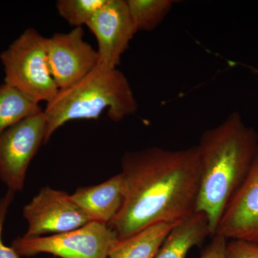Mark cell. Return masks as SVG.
Instances as JSON below:
<instances>
[{
  "mask_svg": "<svg viewBox=\"0 0 258 258\" xmlns=\"http://www.w3.org/2000/svg\"><path fill=\"white\" fill-rule=\"evenodd\" d=\"M121 168L124 203L108 225L118 240L156 224L179 223L196 212L200 184L198 145L126 152Z\"/></svg>",
  "mask_w": 258,
  "mask_h": 258,
  "instance_id": "1",
  "label": "cell"
},
{
  "mask_svg": "<svg viewBox=\"0 0 258 258\" xmlns=\"http://www.w3.org/2000/svg\"><path fill=\"white\" fill-rule=\"evenodd\" d=\"M257 145V132L245 124L237 111L202 134L198 144L200 184L196 212L208 218L212 236L243 181Z\"/></svg>",
  "mask_w": 258,
  "mask_h": 258,
  "instance_id": "2",
  "label": "cell"
},
{
  "mask_svg": "<svg viewBox=\"0 0 258 258\" xmlns=\"http://www.w3.org/2000/svg\"><path fill=\"white\" fill-rule=\"evenodd\" d=\"M108 109V118L119 122L138 110V103L127 78L118 69L97 66L71 87L59 90L44 111L46 128L45 142L67 122L98 119Z\"/></svg>",
  "mask_w": 258,
  "mask_h": 258,
  "instance_id": "3",
  "label": "cell"
},
{
  "mask_svg": "<svg viewBox=\"0 0 258 258\" xmlns=\"http://www.w3.org/2000/svg\"><path fill=\"white\" fill-rule=\"evenodd\" d=\"M47 40L35 29L29 28L0 56L5 83L38 104L48 103L59 91L49 69Z\"/></svg>",
  "mask_w": 258,
  "mask_h": 258,
  "instance_id": "4",
  "label": "cell"
},
{
  "mask_svg": "<svg viewBox=\"0 0 258 258\" xmlns=\"http://www.w3.org/2000/svg\"><path fill=\"white\" fill-rule=\"evenodd\" d=\"M118 240L109 226L90 222L76 230L46 236L15 239L11 247L20 257L48 253L57 258H107Z\"/></svg>",
  "mask_w": 258,
  "mask_h": 258,
  "instance_id": "5",
  "label": "cell"
},
{
  "mask_svg": "<svg viewBox=\"0 0 258 258\" xmlns=\"http://www.w3.org/2000/svg\"><path fill=\"white\" fill-rule=\"evenodd\" d=\"M45 128L42 111L0 134V179L10 191L23 189L30 162L45 142Z\"/></svg>",
  "mask_w": 258,
  "mask_h": 258,
  "instance_id": "6",
  "label": "cell"
},
{
  "mask_svg": "<svg viewBox=\"0 0 258 258\" xmlns=\"http://www.w3.org/2000/svg\"><path fill=\"white\" fill-rule=\"evenodd\" d=\"M23 217L28 225L23 236L27 238L63 233L91 222L73 201L71 195L49 186L42 188L24 207Z\"/></svg>",
  "mask_w": 258,
  "mask_h": 258,
  "instance_id": "7",
  "label": "cell"
},
{
  "mask_svg": "<svg viewBox=\"0 0 258 258\" xmlns=\"http://www.w3.org/2000/svg\"><path fill=\"white\" fill-rule=\"evenodd\" d=\"M83 28H76L47 38L49 69L59 90L74 86L98 66V52L83 40Z\"/></svg>",
  "mask_w": 258,
  "mask_h": 258,
  "instance_id": "8",
  "label": "cell"
},
{
  "mask_svg": "<svg viewBox=\"0 0 258 258\" xmlns=\"http://www.w3.org/2000/svg\"><path fill=\"white\" fill-rule=\"evenodd\" d=\"M86 26L98 41V66L116 69L137 32L126 0H108Z\"/></svg>",
  "mask_w": 258,
  "mask_h": 258,
  "instance_id": "9",
  "label": "cell"
},
{
  "mask_svg": "<svg viewBox=\"0 0 258 258\" xmlns=\"http://www.w3.org/2000/svg\"><path fill=\"white\" fill-rule=\"evenodd\" d=\"M258 242V145L248 171L222 215L215 235Z\"/></svg>",
  "mask_w": 258,
  "mask_h": 258,
  "instance_id": "10",
  "label": "cell"
},
{
  "mask_svg": "<svg viewBox=\"0 0 258 258\" xmlns=\"http://www.w3.org/2000/svg\"><path fill=\"white\" fill-rule=\"evenodd\" d=\"M71 195L74 203L91 220L108 225L118 215L125 200L121 174L94 186L80 187Z\"/></svg>",
  "mask_w": 258,
  "mask_h": 258,
  "instance_id": "11",
  "label": "cell"
},
{
  "mask_svg": "<svg viewBox=\"0 0 258 258\" xmlns=\"http://www.w3.org/2000/svg\"><path fill=\"white\" fill-rule=\"evenodd\" d=\"M209 235L208 218L195 212L171 229L154 258H186L191 248L203 244Z\"/></svg>",
  "mask_w": 258,
  "mask_h": 258,
  "instance_id": "12",
  "label": "cell"
},
{
  "mask_svg": "<svg viewBox=\"0 0 258 258\" xmlns=\"http://www.w3.org/2000/svg\"><path fill=\"white\" fill-rule=\"evenodd\" d=\"M176 224L149 226L130 237L118 240L107 258H154Z\"/></svg>",
  "mask_w": 258,
  "mask_h": 258,
  "instance_id": "13",
  "label": "cell"
},
{
  "mask_svg": "<svg viewBox=\"0 0 258 258\" xmlns=\"http://www.w3.org/2000/svg\"><path fill=\"white\" fill-rule=\"evenodd\" d=\"M41 111L38 103L20 90L5 83L0 86V134L25 118Z\"/></svg>",
  "mask_w": 258,
  "mask_h": 258,
  "instance_id": "14",
  "label": "cell"
},
{
  "mask_svg": "<svg viewBox=\"0 0 258 258\" xmlns=\"http://www.w3.org/2000/svg\"><path fill=\"white\" fill-rule=\"evenodd\" d=\"M131 16L137 32H151L165 19L174 0H126Z\"/></svg>",
  "mask_w": 258,
  "mask_h": 258,
  "instance_id": "15",
  "label": "cell"
},
{
  "mask_svg": "<svg viewBox=\"0 0 258 258\" xmlns=\"http://www.w3.org/2000/svg\"><path fill=\"white\" fill-rule=\"evenodd\" d=\"M108 0H58L56 8L70 25L83 28L104 6Z\"/></svg>",
  "mask_w": 258,
  "mask_h": 258,
  "instance_id": "16",
  "label": "cell"
},
{
  "mask_svg": "<svg viewBox=\"0 0 258 258\" xmlns=\"http://www.w3.org/2000/svg\"><path fill=\"white\" fill-rule=\"evenodd\" d=\"M227 258H258V242L230 240L227 244Z\"/></svg>",
  "mask_w": 258,
  "mask_h": 258,
  "instance_id": "17",
  "label": "cell"
},
{
  "mask_svg": "<svg viewBox=\"0 0 258 258\" xmlns=\"http://www.w3.org/2000/svg\"><path fill=\"white\" fill-rule=\"evenodd\" d=\"M14 194L9 190L6 196L2 199L0 201V258H20L13 247H8L3 243V237H2L5 217L8 213L10 204L14 198Z\"/></svg>",
  "mask_w": 258,
  "mask_h": 258,
  "instance_id": "18",
  "label": "cell"
},
{
  "mask_svg": "<svg viewBox=\"0 0 258 258\" xmlns=\"http://www.w3.org/2000/svg\"><path fill=\"white\" fill-rule=\"evenodd\" d=\"M227 240L220 235L212 236V240L200 258H227Z\"/></svg>",
  "mask_w": 258,
  "mask_h": 258,
  "instance_id": "19",
  "label": "cell"
},
{
  "mask_svg": "<svg viewBox=\"0 0 258 258\" xmlns=\"http://www.w3.org/2000/svg\"><path fill=\"white\" fill-rule=\"evenodd\" d=\"M51 258H57V257H51Z\"/></svg>",
  "mask_w": 258,
  "mask_h": 258,
  "instance_id": "20",
  "label": "cell"
},
{
  "mask_svg": "<svg viewBox=\"0 0 258 258\" xmlns=\"http://www.w3.org/2000/svg\"><path fill=\"white\" fill-rule=\"evenodd\" d=\"M257 74H258V70H257Z\"/></svg>",
  "mask_w": 258,
  "mask_h": 258,
  "instance_id": "21",
  "label": "cell"
}]
</instances>
